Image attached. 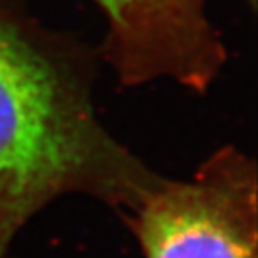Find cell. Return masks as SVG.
Masks as SVG:
<instances>
[{"mask_svg":"<svg viewBox=\"0 0 258 258\" xmlns=\"http://www.w3.org/2000/svg\"><path fill=\"white\" fill-rule=\"evenodd\" d=\"M163 179L101 124L79 61L0 0V258L63 194L135 212Z\"/></svg>","mask_w":258,"mask_h":258,"instance_id":"obj_1","label":"cell"},{"mask_svg":"<svg viewBox=\"0 0 258 258\" xmlns=\"http://www.w3.org/2000/svg\"><path fill=\"white\" fill-rule=\"evenodd\" d=\"M256 172L233 147L188 181L163 179L135 210L147 258H256Z\"/></svg>","mask_w":258,"mask_h":258,"instance_id":"obj_2","label":"cell"},{"mask_svg":"<svg viewBox=\"0 0 258 258\" xmlns=\"http://www.w3.org/2000/svg\"><path fill=\"white\" fill-rule=\"evenodd\" d=\"M106 20L104 57L124 86L172 81L196 93L228 61L208 0H92Z\"/></svg>","mask_w":258,"mask_h":258,"instance_id":"obj_3","label":"cell"},{"mask_svg":"<svg viewBox=\"0 0 258 258\" xmlns=\"http://www.w3.org/2000/svg\"><path fill=\"white\" fill-rule=\"evenodd\" d=\"M247 2H249V4H251V6H253V4H254V0H247Z\"/></svg>","mask_w":258,"mask_h":258,"instance_id":"obj_4","label":"cell"}]
</instances>
